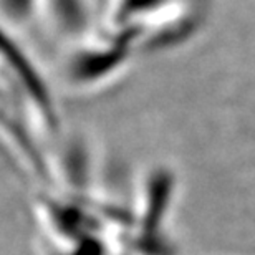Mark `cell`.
I'll list each match as a JSON object with an SVG mask.
<instances>
[{"label":"cell","instance_id":"obj_1","mask_svg":"<svg viewBox=\"0 0 255 255\" xmlns=\"http://www.w3.org/2000/svg\"><path fill=\"white\" fill-rule=\"evenodd\" d=\"M38 0H0V12L3 17L13 22H20L30 17Z\"/></svg>","mask_w":255,"mask_h":255}]
</instances>
